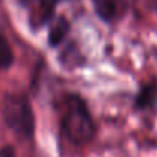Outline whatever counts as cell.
Masks as SVG:
<instances>
[{
	"mask_svg": "<svg viewBox=\"0 0 157 157\" xmlns=\"http://www.w3.org/2000/svg\"><path fill=\"white\" fill-rule=\"evenodd\" d=\"M59 122L63 134L75 145L89 144L96 133L93 117L86 102L73 93L66 95L61 99Z\"/></svg>",
	"mask_w": 157,
	"mask_h": 157,
	"instance_id": "1",
	"label": "cell"
},
{
	"mask_svg": "<svg viewBox=\"0 0 157 157\" xmlns=\"http://www.w3.org/2000/svg\"><path fill=\"white\" fill-rule=\"evenodd\" d=\"M2 114L6 125L18 136L31 137L34 134V111L25 95H6L2 105Z\"/></svg>",
	"mask_w": 157,
	"mask_h": 157,
	"instance_id": "2",
	"label": "cell"
},
{
	"mask_svg": "<svg viewBox=\"0 0 157 157\" xmlns=\"http://www.w3.org/2000/svg\"><path fill=\"white\" fill-rule=\"evenodd\" d=\"M31 8V21L34 25H44L52 17L55 0H25Z\"/></svg>",
	"mask_w": 157,
	"mask_h": 157,
	"instance_id": "3",
	"label": "cell"
},
{
	"mask_svg": "<svg viewBox=\"0 0 157 157\" xmlns=\"http://www.w3.org/2000/svg\"><path fill=\"white\" fill-rule=\"evenodd\" d=\"M93 5H95L96 14L105 21H111L117 18L124 11L122 0H95Z\"/></svg>",
	"mask_w": 157,
	"mask_h": 157,
	"instance_id": "4",
	"label": "cell"
},
{
	"mask_svg": "<svg viewBox=\"0 0 157 157\" xmlns=\"http://www.w3.org/2000/svg\"><path fill=\"white\" fill-rule=\"evenodd\" d=\"M156 98H157L156 86H145V87L140 90V93H139V96H137V99H136V104H137L139 108H147V107L154 104Z\"/></svg>",
	"mask_w": 157,
	"mask_h": 157,
	"instance_id": "5",
	"label": "cell"
},
{
	"mask_svg": "<svg viewBox=\"0 0 157 157\" xmlns=\"http://www.w3.org/2000/svg\"><path fill=\"white\" fill-rule=\"evenodd\" d=\"M67 32H69V23L64 18H61L56 25L52 26V31L49 34V43L52 46H56L58 43H61L64 40V37H66Z\"/></svg>",
	"mask_w": 157,
	"mask_h": 157,
	"instance_id": "6",
	"label": "cell"
},
{
	"mask_svg": "<svg viewBox=\"0 0 157 157\" xmlns=\"http://www.w3.org/2000/svg\"><path fill=\"white\" fill-rule=\"evenodd\" d=\"M14 61V53H12V49L8 43V40L0 35V69H8L11 67Z\"/></svg>",
	"mask_w": 157,
	"mask_h": 157,
	"instance_id": "7",
	"label": "cell"
}]
</instances>
